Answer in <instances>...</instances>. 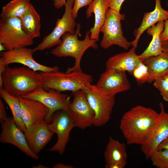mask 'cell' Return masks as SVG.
<instances>
[{"label":"cell","instance_id":"obj_1","mask_svg":"<svg viewBox=\"0 0 168 168\" xmlns=\"http://www.w3.org/2000/svg\"><path fill=\"white\" fill-rule=\"evenodd\" d=\"M158 113L149 107L138 105L125 112L119 128L128 145H142L147 139Z\"/></svg>","mask_w":168,"mask_h":168},{"label":"cell","instance_id":"obj_2","mask_svg":"<svg viewBox=\"0 0 168 168\" xmlns=\"http://www.w3.org/2000/svg\"><path fill=\"white\" fill-rule=\"evenodd\" d=\"M42 83L40 73L24 66L12 68L7 66L0 74V87L19 97L33 91Z\"/></svg>","mask_w":168,"mask_h":168},{"label":"cell","instance_id":"obj_3","mask_svg":"<svg viewBox=\"0 0 168 168\" xmlns=\"http://www.w3.org/2000/svg\"><path fill=\"white\" fill-rule=\"evenodd\" d=\"M80 30L81 25L78 23L76 33L72 34L68 32L65 33L61 37V42L51 51V54L55 57H70L75 58L74 66L72 67H68L66 73H70L74 71H82L81 62L84 53L90 48L95 49L98 48L96 40L91 39L89 31L86 32L84 40L78 39V35L81 36L80 33Z\"/></svg>","mask_w":168,"mask_h":168},{"label":"cell","instance_id":"obj_4","mask_svg":"<svg viewBox=\"0 0 168 168\" xmlns=\"http://www.w3.org/2000/svg\"><path fill=\"white\" fill-rule=\"evenodd\" d=\"M40 73L42 78L41 86L46 91L53 89L61 92L65 91L73 92L83 90L93 81L91 75L82 71H74L67 73L59 70L41 72Z\"/></svg>","mask_w":168,"mask_h":168},{"label":"cell","instance_id":"obj_5","mask_svg":"<svg viewBox=\"0 0 168 168\" xmlns=\"http://www.w3.org/2000/svg\"><path fill=\"white\" fill-rule=\"evenodd\" d=\"M125 15L114 9L109 8L105 21L100 29L103 36L100 46L107 49L113 45H116L125 50L133 46V42H129L123 35L121 21L125 19Z\"/></svg>","mask_w":168,"mask_h":168},{"label":"cell","instance_id":"obj_6","mask_svg":"<svg viewBox=\"0 0 168 168\" xmlns=\"http://www.w3.org/2000/svg\"><path fill=\"white\" fill-rule=\"evenodd\" d=\"M33 43L34 39L23 29L20 18L1 19L0 44L4 49L7 51L26 47Z\"/></svg>","mask_w":168,"mask_h":168},{"label":"cell","instance_id":"obj_7","mask_svg":"<svg viewBox=\"0 0 168 168\" xmlns=\"http://www.w3.org/2000/svg\"><path fill=\"white\" fill-rule=\"evenodd\" d=\"M88 102L94 113L93 125L102 126L107 124L115 103V96L102 92L96 85L90 83L83 89Z\"/></svg>","mask_w":168,"mask_h":168},{"label":"cell","instance_id":"obj_8","mask_svg":"<svg viewBox=\"0 0 168 168\" xmlns=\"http://www.w3.org/2000/svg\"><path fill=\"white\" fill-rule=\"evenodd\" d=\"M74 0H66L65 11L61 18H58L52 31L45 36L42 41L33 49L34 52L42 51L58 45L61 42L62 36L66 32L75 34L76 23L72 15Z\"/></svg>","mask_w":168,"mask_h":168},{"label":"cell","instance_id":"obj_9","mask_svg":"<svg viewBox=\"0 0 168 168\" xmlns=\"http://www.w3.org/2000/svg\"><path fill=\"white\" fill-rule=\"evenodd\" d=\"M21 97L38 101L47 108L48 113L45 121L48 124L55 112L61 110L67 111L71 102L68 95L53 89L46 91L41 86Z\"/></svg>","mask_w":168,"mask_h":168},{"label":"cell","instance_id":"obj_10","mask_svg":"<svg viewBox=\"0 0 168 168\" xmlns=\"http://www.w3.org/2000/svg\"><path fill=\"white\" fill-rule=\"evenodd\" d=\"M48 126L49 130L56 133L58 137L57 142L49 151L63 155L69 140L70 132L75 127L69 113L64 110L56 111L52 115Z\"/></svg>","mask_w":168,"mask_h":168},{"label":"cell","instance_id":"obj_11","mask_svg":"<svg viewBox=\"0 0 168 168\" xmlns=\"http://www.w3.org/2000/svg\"><path fill=\"white\" fill-rule=\"evenodd\" d=\"M73 98L67 111L75 127L84 129L93 125L94 113L86 97L84 90L72 92Z\"/></svg>","mask_w":168,"mask_h":168},{"label":"cell","instance_id":"obj_12","mask_svg":"<svg viewBox=\"0 0 168 168\" xmlns=\"http://www.w3.org/2000/svg\"><path fill=\"white\" fill-rule=\"evenodd\" d=\"M160 112L156 118L148 137L145 142L140 146V149L146 159L150 158L158 146L168 137V113L163 104H159Z\"/></svg>","mask_w":168,"mask_h":168},{"label":"cell","instance_id":"obj_13","mask_svg":"<svg viewBox=\"0 0 168 168\" xmlns=\"http://www.w3.org/2000/svg\"><path fill=\"white\" fill-rule=\"evenodd\" d=\"M34 52L33 49L26 47L6 50L1 53L0 61L6 66L12 63H19L36 72H56L59 70L57 66L48 67L37 62L33 57Z\"/></svg>","mask_w":168,"mask_h":168},{"label":"cell","instance_id":"obj_14","mask_svg":"<svg viewBox=\"0 0 168 168\" xmlns=\"http://www.w3.org/2000/svg\"><path fill=\"white\" fill-rule=\"evenodd\" d=\"M96 85L103 93L113 96L131 88L126 72L113 68H106Z\"/></svg>","mask_w":168,"mask_h":168},{"label":"cell","instance_id":"obj_15","mask_svg":"<svg viewBox=\"0 0 168 168\" xmlns=\"http://www.w3.org/2000/svg\"><path fill=\"white\" fill-rule=\"evenodd\" d=\"M0 142L2 143L12 144L27 156L35 160L39 156L33 153L29 147L24 133L16 125L13 118L7 117L1 124Z\"/></svg>","mask_w":168,"mask_h":168},{"label":"cell","instance_id":"obj_16","mask_svg":"<svg viewBox=\"0 0 168 168\" xmlns=\"http://www.w3.org/2000/svg\"><path fill=\"white\" fill-rule=\"evenodd\" d=\"M48 124L45 121L33 124L24 132L29 147L36 155L51 140L54 133L49 130Z\"/></svg>","mask_w":168,"mask_h":168},{"label":"cell","instance_id":"obj_17","mask_svg":"<svg viewBox=\"0 0 168 168\" xmlns=\"http://www.w3.org/2000/svg\"><path fill=\"white\" fill-rule=\"evenodd\" d=\"M22 119L26 127L45 121L48 109L40 102L32 99L19 97Z\"/></svg>","mask_w":168,"mask_h":168},{"label":"cell","instance_id":"obj_18","mask_svg":"<svg viewBox=\"0 0 168 168\" xmlns=\"http://www.w3.org/2000/svg\"><path fill=\"white\" fill-rule=\"evenodd\" d=\"M137 47L128 52L115 55L109 58L106 63V68H113L128 72L131 75L141 61L135 53Z\"/></svg>","mask_w":168,"mask_h":168},{"label":"cell","instance_id":"obj_19","mask_svg":"<svg viewBox=\"0 0 168 168\" xmlns=\"http://www.w3.org/2000/svg\"><path fill=\"white\" fill-rule=\"evenodd\" d=\"M109 8L107 0H93L86 12L87 18L94 13L95 22L94 26L90 30L91 39L99 40L100 29L105 21L106 13Z\"/></svg>","mask_w":168,"mask_h":168},{"label":"cell","instance_id":"obj_20","mask_svg":"<svg viewBox=\"0 0 168 168\" xmlns=\"http://www.w3.org/2000/svg\"><path fill=\"white\" fill-rule=\"evenodd\" d=\"M155 7L151 12H145L140 26L133 32L135 39L132 41L133 46H137L138 41L143 33L149 28L161 21L168 18V11L164 9L161 5V0H155Z\"/></svg>","mask_w":168,"mask_h":168},{"label":"cell","instance_id":"obj_21","mask_svg":"<svg viewBox=\"0 0 168 168\" xmlns=\"http://www.w3.org/2000/svg\"><path fill=\"white\" fill-rule=\"evenodd\" d=\"M164 21H161L147 30V32L152 36V39L147 49L138 57L142 61L152 56L158 55L163 53L162 48V41L161 35L164 29Z\"/></svg>","mask_w":168,"mask_h":168},{"label":"cell","instance_id":"obj_22","mask_svg":"<svg viewBox=\"0 0 168 168\" xmlns=\"http://www.w3.org/2000/svg\"><path fill=\"white\" fill-rule=\"evenodd\" d=\"M104 156L105 164L119 163L126 166L128 155L125 143L110 136L106 147Z\"/></svg>","mask_w":168,"mask_h":168},{"label":"cell","instance_id":"obj_23","mask_svg":"<svg viewBox=\"0 0 168 168\" xmlns=\"http://www.w3.org/2000/svg\"><path fill=\"white\" fill-rule=\"evenodd\" d=\"M19 18L23 29L27 34L33 39L40 36V16L30 3Z\"/></svg>","mask_w":168,"mask_h":168},{"label":"cell","instance_id":"obj_24","mask_svg":"<svg viewBox=\"0 0 168 168\" xmlns=\"http://www.w3.org/2000/svg\"><path fill=\"white\" fill-rule=\"evenodd\" d=\"M0 96L9 106L16 124L24 132L26 128L22 119L19 97L10 94L3 88H0Z\"/></svg>","mask_w":168,"mask_h":168},{"label":"cell","instance_id":"obj_25","mask_svg":"<svg viewBox=\"0 0 168 168\" xmlns=\"http://www.w3.org/2000/svg\"><path fill=\"white\" fill-rule=\"evenodd\" d=\"M142 62L147 67L154 80L168 72V55L166 53L149 57Z\"/></svg>","mask_w":168,"mask_h":168},{"label":"cell","instance_id":"obj_26","mask_svg":"<svg viewBox=\"0 0 168 168\" xmlns=\"http://www.w3.org/2000/svg\"><path fill=\"white\" fill-rule=\"evenodd\" d=\"M30 3V0H12L3 6L1 19L13 17H20Z\"/></svg>","mask_w":168,"mask_h":168},{"label":"cell","instance_id":"obj_27","mask_svg":"<svg viewBox=\"0 0 168 168\" xmlns=\"http://www.w3.org/2000/svg\"><path fill=\"white\" fill-rule=\"evenodd\" d=\"M133 75L136 82L140 84L154 82V79L147 67L141 61L133 71Z\"/></svg>","mask_w":168,"mask_h":168},{"label":"cell","instance_id":"obj_28","mask_svg":"<svg viewBox=\"0 0 168 168\" xmlns=\"http://www.w3.org/2000/svg\"><path fill=\"white\" fill-rule=\"evenodd\" d=\"M152 164L157 168H168V149L156 150L150 158Z\"/></svg>","mask_w":168,"mask_h":168},{"label":"cell","instance_id":"obj_29","mask_svg":"<svg viewBox=\"0 0 168 168\" xmlns=\"http://www.w3.org/2000/svg\"><path fill=\"white\" fill-rule=\"evenodd\" d=\"M153 86L160 92L163 100L168 102V83L162 77H159L154 81Z\"/></svg>","mask_w":168,"mask_h":168},{"label":"cell","instance_id":"obj_30","mask_svg":"<svg viewBox=\"0 0 168 168\" xmlns=\"http://www.w3.org/2000/svg\"><path fill=\"white\" fill-rule=\"evenodd\" d=\"M93 0H74L72 9V15L74 19L77 16L78 12L81 8L89 5Z\"/></svg>","mask_w":168,"mask_h":168},{"label":"cell","instance_id":"obj_31","mask_svg":"<svg viewBox=\"0 0 168 168\" xmlns=\"http://www.w3.org/2000/svg\"><path fill=\"white\" fill-rule=\"evenodd\" d=\"M107 0L109 8L114 9L120 12L122 5L125 0Z\"/></svg>","mask_w":168,"mask_h":168},{"label":"cell","instance_id":"obj_32","mask_svg":"<svg viewBox=\"0 0 168 168\" xmlns=\"http://www.w3.org/2000/svg\"><path fill=\"white\" fill-rule=\"evenodd\" d=\"M7 114L3 103L0 99V124H2L7 119Z\"/></svg>","mask_w":168,"mask_h":168},{"label":"cell","instance_id":"obj_33","mask_svg":"<svg viewBox=\"0 0 168 168\" xmlns=\"http://www.w3.org/2000/svg\"><path fill=\"white\" fill-rule=\"evenodd\" d=\"M164 27L161 35V38L162 41L168 40V18L164 21Z\"/></svg>","mask_w":168,"mask_h":168},{"label":"cell","instance_id":"obj_34","mask_svg":"<svg viewBox=\"0 0 168 168\" xmlns=\"http://www.w3.org/2000/svg\"><path fill=\"white\" fill-rule=\"evenodd\" d=\"M54 7L57 9H59L64 6L66 0H52Z\"/></svg>","mask_w":168,"mask_h":168},{"label":"cell","instance_id":"obj_35","mask_svg":"<svg viewBox=\"0 0 168 168\" xmlns=\"http://www.w3.org/2000/svg\"><path fill=\"white\" fill-rule=\"evenodd\" d=\"M125 166L119 163H113L109 164H105V168H124Z\"/></svg>","mask_w":168,"mask_h":168},{"label":"cell","instance_id":"obj_36","mask_svg":"<svg viewBox=\"0 0 168 168\" xmlns=\"http://www.w3.org/2000/svg\"><path fill=\"white\" fill-rule=\"evenodd\" d=\"M165 149H168V137L158 146L156 150Z\"/></svg>","mask_w":168,"mask_h":168},{"label":"cell","instance_id":"obj_37","mask_svg":"<svg viewBox=\"0 0 168 168\" xmlns=\"http://www.w3.org/2000/svg\"><path fill=\"white\" fill-rule=\"evenodd\" d=\"M53 168H73L74 167L72 166L66 165L62 163H58L54 165Z\"/></svg>","mask_w":168,"mask_h":168},{"label":"cell","instance_id":"obj_38","mask_svg":"<svg viewBox=\"0 0 168 168\" xmlns=\"http://www.w3.org/2000/svg\"><path fill=\"white\" fill-rule=\"evenodd\" d=\"M162 48L163 52L168 55V40L162 42Z\"/></svg>","mask_w":168,"mask_h":168},{"label":"cell","instance_id":"obj_39","mask_svg":"<svg viewBox=\"0 0 168 168\" xmlns=\"http://www.w3.org/2000/svg\"><path fill=\"white\" fill-rule=\"evenodd\" d=\"M34 168H47L49 167H47L46 166L43 165L42 164H39L37 166H34L32 167Z\"/></svg>","mask_w":168,"mask_h":168},{"label":"cell","instance_id":"obj_40","mask_svg":"<svg viewBox=\"0 0 168 168\" xmlns=\"http://www.w3.org/2000/svg\"><path fill=\"white\" fill-rule=\"evenodd\" d=\"M161 77H162L163 78H164L168 83V72L165 74Z\"/></svg>","mask_w":168,"mask_h":168},{"label":"cell","instance_id":"obj_41","mask_svg":"<svg viewBox=\"0 0 168 168\" xmlns=\"http://www.w3.org/2000/svg\"><path fill=\"white\" fill-rule=\"evenodd\" d=\"M167 6L168 7V2L167 4Z\"/></svg>","mask_w":168,"mask_h":168}]
</instances>
